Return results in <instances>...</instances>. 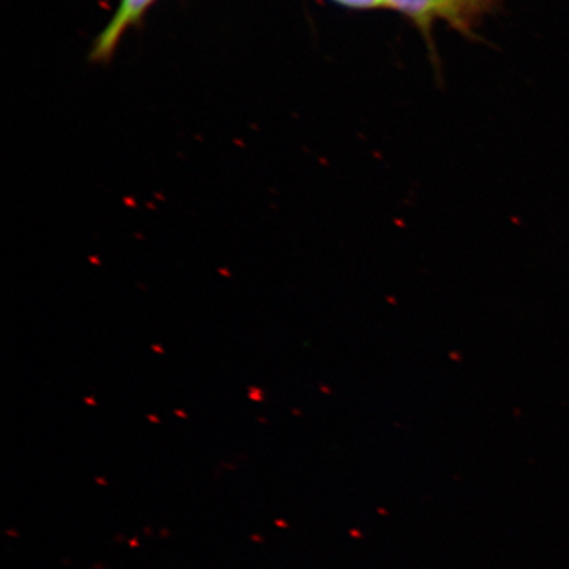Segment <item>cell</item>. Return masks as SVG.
Segmentation results:
<instances>
[{"instance_id":"1","label":"cell","mask_w":569,"mask_h":569,"mask_svg":"<svg viewBox=\"0 0 569 569\" xmlns=\"http://www.w3.org/2000/svg\"><path fill=\"white\" fill-rule=\"evenodd\" d=\"M156 0H120L118 9L99 38L96 41L92 59L102 61L116 51L120 39L133 24L144 16L146 11Z\"/></svg>"},{"instance_id":"2","label":"cell","mask_w":569,"mask_h":569,"mask_svg":"<svg viewBox=\"0 0 569 569\" xmlns=\"http://www.w3.org/2000/svg\"><path fill=\"white\" fill-rule=\"evenodd\" d=\"M467 2L468 0H383V4L401 11L426 30L438 18L458 21Z\"/></svg>"},{"instance_id":"3","label":"cell","mask_w":569,"mask_h":569,"mask_svg":"<svg viewBox=\"0 0 569 569\" xmlns=\"http://www.w3.org/2000/svg\"><path fill=\"white\" fill-rule=\"evenodd\" d=\"M333 2L355 10H371L386 7L383 0H333Z\"/></svg>"}]
</instances>
